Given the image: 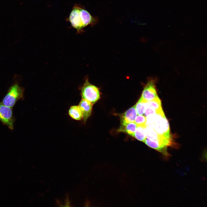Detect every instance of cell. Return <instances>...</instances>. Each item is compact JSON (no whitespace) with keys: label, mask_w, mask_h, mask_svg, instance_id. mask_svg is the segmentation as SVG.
Returning <instances> with one entry per match:
<instances>
[{"label":"cell","mask_w":207,"mask_h":207,"mask_svg":"<svg viewBox=\"0 0 207 207\" xmlns=\"http://www.w3.org/2000/svg\"><path fill=\"white\" fill-rule=\"evenodd\" d=\"M146 117L143 115H139L137 116L135 119L134 122L137 126L146 125Z\"/></svg>","instance_id":"cell-15"},{"label":"cell","mask_w":207,"mask_h":207,"mask_svg":"<svg viewBox=\"0 0 207 207\" xmlns=\"http://www.w3.org/2000/svg\"><path fill=\"white\" fill-rule=\"evenodd\" d=\"M135 109V105L129 109L121 117V124L134 122L137 116Z\"/></svg>","instance_id":"cell-9"},{"label":"cell","mask_w":207,"mask_h":207,"mask_svg":"<svg viewBox=\"0 0 207 207\" xmlns=\"http://www.w3.org/2000/svg\"><path fill=\"white\" fill-rule=\"evenodd\" d=\"M83 114V119L85 122L91 116L92 109L93 104L89 101L82 99L79 104Z\"/></svg>","instance_id":"cell-8"},{"label":"cell","mask_w":207,"mask_h":207,"mask_svg":"<svg viewBox=\"0 0 207 207\" xmlns=\"http://www.w3.org/2000/svg\"><path fill=\"white\" fill-rule=\"evenodd\" d=\"M68 114L71 118L75 120H79L83 118V113L78 106H71L68 110Z\"/></svg>","instance_id":"cell-11"},{"label":"cell","mask_w":207,"mask_h":207,"mask_svg":"<svg viewBox=\"0 0 207 207\" xmlns=\"http://www.w3.org/2000/svg\"><path fill=\"white\" fill-rule=\"evenodd\" d=\"M146 125L137 126L134 137L138 140L144 142L146 137L145 128Z\"/></svg>","instance_id":"cell-12"},{"label":"cell","mask_w":207,"mask_h":207,"mask_svg":"<svg viewBox=\"0 0 207 207\" xmlns=\"http://www.w3.org/2000/svg\"><path fill=\"white\" fill-rule=\"evenodd\" d=\"M146 107L153 108L156 110L157 113L162 110L161 101L158 96L152 100L147 101Z\"/></svg>","instance_id":"cell-13"},{"label":"cell","mask_w":207,"mask_h":207,"mask_svg":"<svg viewBox=\"0 0 207 207\" xmlns=\"http://www.w3.org/2000/svg\"><path fill=\"white\" fill-rule=\"evenodd\" d=\"M149 127L152 128L159 135L171 139L168 122L163 110L156 114L154 122Z\"/></svg>","instance_id":"cell-3"},{"label":"cell","mask_w":207,"mask_h":207,"mask_svg":"<svg viewBox=\"0 0 207 207\" xmlns=\"http://www.w3.org/2000/svg\"><path fill=\"white\" fill-rule=\"evenodd\" d=\"M137 127V125L134 122L121 124L119 131L125 132L134 137Z\"/></svg>","instance_id":"cell-10"},{"label":"cell","mask_w":207,"mask_h":207,"mask_svg":"<svg viewBox=\"0 0 207 207\" xmlns=\"http://www.w3.org/2000/svg\"><path fill=\"white\" fill-rule=\"evenodd\" d=\"M80 7L76 5L74 7L68 18L72 26L79 32L85 27L80 12Z\"/></svg>","instance_id":"cell-7"},{"label":"cell","mask_w":207,"mask_h":207,"mask_svg":"<svg viewBox=\"0 0 207 207\" xmlns=\"http://www.w3.org/2000/svg\"><path fill=\"white\" fill-rule=\"evenodd\" d=\"M145 131L146 138L154 141L156 150L158 152L165 153L168 151V147L173 145L171 139L159 135L152 128L146 126Z\"/></svg>","instance_id":"cell-1"},{"label":"cell","mask_w":207,"mask_h":207,"mask_svg":"<svg viewBox=\"0 0 207 207\" xmlns=\"http://www.w3.org/2000/svg\"><path fill=\"white\" fill-rule=\"evenodd\" d=\"M0 121L10 129H14L15 118L12 109V108L5 106L1 102H0Z\"/></svg>","instance_id":"cell-5"},{"label":"cell","mask_w":207,"mask_h":207,"mask_svg":"<svg viewBox=\"0 0 207 207\" xmlns=\"http://www.w3.org/2000/svg\"><path fill=\"white\" fill-rule=\"evenodd\" d=\"M24 89L18 83H15L9 88L3 98L2 103L5 106L12 108L18 100L24 99Z\"/></svg>","instance_id":"cell-2"},{"label":"cell","mask_w":207,"mask_h":207,"mask_svg":"<svg viewBox=\"0 0 207 207\" xmlns=\"http://www.w3.org/2000/svg\"><path fill=\"white\" fill-rule=\"evenodd\" d=\"M157 113L156 110L150 107H146L145 111L144 112V115L146 116L150 114H155Z\"/></svg>","instance_id":"cell-16"},{"label":"cell","mask_w":207,"mask_h":207,"mask_svg":"<svg viewBox=\"0 0 207 207\" xmlns=\"http://www.w3.org/2000/svg\"><path fill=\"white\" fill-rule=\"evenodd\" d=\"M155 80L153 78L149 79L144 87L141 97L147 101H149L158 97Z\"/></svg>","instance_id":"cell-6"},{"label":"cell","mask_w":207,"mask_h":207,"mask_svg":"<svg viewBox=\"0 0 207 207\" xmlns=\"http://www.w3.org/2000/svg\"><path fill=\"white\" fill-rule=\"evenodd\" d=\"M147 101L141 97L135 105V109L137 114L142 115L144 113Z\"/></svg>","instance_id":"cell-14"},{"label":"cell","mask_w":207,"mask_h":207,"mask_svg":"<svg viewBox=\"0 0 207 207\" xmlns=\"http://www.w3.org/2000/svg\"><path fill=\"white\" fill-rule=\"evenodd\" d=\"M80 90L82 99L89 101L93 104L100 98L98 88L89 83L87 78L85 79L83 85L80 87Z\"/></svg>","instance_id":"cell-4"}]
</instances>
